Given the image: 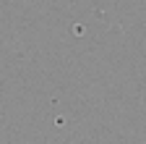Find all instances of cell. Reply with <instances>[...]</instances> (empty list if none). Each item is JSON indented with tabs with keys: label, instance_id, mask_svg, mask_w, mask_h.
Masks as SVG:
<instances>
[]
</instances>
